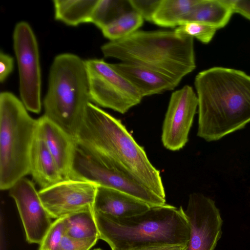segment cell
<instances>
[{"label":"cell","mask_w":250,"mask_h":250,"mask_svg":"<svg viewBox=\"0 0 250 250\" xmlns=\"http://www.w3.org/2000/svg\"><path fill=\"white\" fill-rule=\"evenodd\" d=\"M75 141L84 152L166 199L159 171L121 120L88 103Z\"/></svg>","instance_id":"obj_1"},{"label":"cell","mask_w":250,"mask_h":250,"mask_svg":"<svg viewBox=\"0 0 250 250\" xmlns=\"http://www.w3.org/2000/svg\"><path fill=\"white\" fill-rule=\"evenodd\" d=\"M194 86L198 137L217 141L250 122V76L245 72L213 67L199 72Z\"/></svg>","instance_id":"obj_2"},{"label":"cell","mask_w":250,"mask_h":250,"mask_svg":"<svg viewBox=\"0 0 250 250\" xmlns=\"http://www.w3.org/2000/svg\"><path fill=\"white\" fill-rule=\"evenodd\" d=\"M99 238L111 250H138L188 245L189 227L182 207L165 204L132 217H116L94 211Z\"/></svg>","instance_id":"obj_3"},{"label":"cell","mask_w":250,"mask_h":250,"mask_svg":"<svg viewBox=\"0 0 250 250\" xmlns=\"http://www.w3.org/2000/svg\"><path fill=\"white\" fill-rule=\"evenodd\" d=\"M105 57L158 72L178 84L196 68L194 38L174 30H137L101 47Z\"/></svg>","instance_id":"obj_4"},{"label":"cell","mask_w":250,"mask_h":250,"mask_svg":"<svg viewBox=\"0 0 250 250\" xmlns=\"http://www.w3.org/2000/svg\"><path fill=\"white\" fill-rule=\"evenodd\" d=\"M90 102L85 61L71 53L56 56L49 71L44 115L75 140Z\"/></svg>","instance_id":"obj_5"},{"label":"cell","mask_w":250,"mask_h":250,"mask_svg":"<svg viewBox=\"0 0 250 250\" xmlns=\"http://www.w3.org/2000/svg\"><path fill=\"white\" fill-rule=\"evenodd\" d=\"M37 120L31 117L22 101L8 91L0 94V188L9 189L29 174L31 148L37 134Z\"/></svg>","instance_id":"obj_6"},{"label":"cell","mask_w":250,"mask_h":250,"mask_svg":"<svg viewBox=\"0 0 250 250\" xmlns=\"http://www.w3.org/2000/svg\"><path fill=\"white\" fill-rule=\"evenodd\" d=\"M91 102L121 114L138 104L143 98L137 90L102 59L85 61Z\"/></svg>","instance_id":"obj_7"},{"label":"cell","mask_w":250,"mask_h":250,"mask_svg":"<svg viewBox=\"0 0 250 250\" xmlns=\"http://www.w3.org/2000/svg\"><path fill=\"white\" fill-rule=\"evenodd\" d=\"M13 46L19 73L21 98L27 110L40 112L41 73L38 44L30 25L17 23L13 32Z\"/></svg>","instance_id":"obj_8"},{"label":"cell","mask_w":250,"mask_h":250,"mask_svg":"<svg viewBox=\"0 0 250 250\" xmlns=\"http://www.w3.org/2000/svg\"><path fill=\"white\" fill-rule=\"evenodd\" d=\"M72 179L122 191L143 201L150 207L166 204V199L120 172L106 167L78 146L73 160Z\"/></svg>","instance_id":"obj_9"},{"label":"cell","mask_w":250,"mask_h":250,"mask_svg":"<svg viewBox=\"0 0 250 250\" xmlns=\"http://www.w3.org/2000/svg\"><path fill=\"white\" fill-rule=\"evenodd\" d=\"M184 213L189 227L186 250H214L222 234L223 222L214 201L201 193H192Z\"/></svg>","instance_id":"obj_10"},{"label":"cell","mask_w":250,"mask_h":250,"mask_svg":"<svg viewBox=\"0 0 250 250\" xmlns=\"http://www.w3.org/2000/svg\"><path fill=\"white\" fill-rule=\"evenodd\" d=\"M98 186L88 181L64 179L38 192L51 218L57 219L78 211L93 209Z\"/></svg>","instance_id":"obj_11"},{"label":"cell","mask_w":250,"mask_h":250,"mask_svg":"<svg viewBox=\"0 0 250 250\" xmlns=\"http://www.w3.org/2000/svg\"><path fill=\"white\" fill-rule=\"evenodd\" d=\"M197 94L188 85L171 95L162 126L163 146L171 151H177L186 145L198 108Z\"/></svg>","instance_id":"obj_12"},{"label":"cell","mask_w":250,"mask_h":250,"mask_svg":"<svg viewBox=\"0 0 250 250\" xmlns=\"http://www.w3.org/2000/svg\"><path fill=\"white\" fill-rule=\"evenodd\" d=\"M14 200L24 229L26 241L40 244L52 223L34 183L23 177L9 189Z\"/></svg>","instance_id":"obj_13"},{"label":"cell","mask_w":250,"mask_h":250,"mask_svg":"<svg viewBox=\"0 0 250 250\" xmlns=\"http://www.w3.org/2000/svg\"><path fill=\"white\" fill-rule=\"evenodd\" d=\"M37 136L53 157L64 179H72L73 164L77 146L74 138L44 115L37 119Z\"/></svg>","instance_id":"obj_14"},{"label":"cell","mask_w":250,"mask_h":250,"mask_svg":"<svg viewBox=\"0 0 250 250\" xmlns=\"http://www.w3.org/2000/svg\"><path fill=\"white\" fill-rule=\"evenodd\" d=\"M111 65L137 90L143 98L172 90L178 85L169 78L141 65L123 62Z\"/></svg>","instance_id":"obj_15"},{"label":"cell","mask_w":250,"mask_h":250,"mask_svg":"<svg viewBox=\"0 0 250 250\" xmlns=\"http://www.w3.org/2000/svg\"><path fill=\"white\" fill-rule=\"evenodd\" d=\"M150 208L146 203L128 193L98 186L93 209L114 217L126 218L142 213Z\"/></svg>","instance_id":"obj_16"},{"label":"cell","mask_w":250,"mask_h":250,"mask_svg":"<svg viewBox=\"0 0 250 250\" xmlns=\"http://www.w3.org/2000/svg\"><path fill=\"white\" fill-rule=\"evenodd\" d=\"M29 174L41 189L48 188L64 180L45 144L37 134L30 155Z\"/></svg>","instance_id":"obj_17"},{"label":"cell","mask_w":250,"mask_h":250,"mask_svg":"<svg viewBox=\"0 0 250 250\" xmlns=\"http://www.w3.org/2000/svg\"><path fill=\"white\" fill-rule=\"evenodd\" d=\"M232 2L233 0H199L181 24L195 21L216 30L223 28L234 13Z\"/></svg>","instance_id":"obj_18"},{"label":"cell","mask_w":250,"mask_h":250,"mask_svg":"<svg viewBox=\"0 0 250 250\" xmlns=\"http://www.w3.org/2000/svg\"><path fill=\"white\" fill-rule=\"evenodd\" d=\"M98 0H54L55 19L68 25L91 22Z\"/></svg>","instance_id":"obj_19"},{"label":"cell","mask_w":250,"mask_h":250,"mask_svg":"<svg viewBox=\"0 0 250 250\" xmlns=\"http://www.w3.org/2000/svg\"><path fill=\"white\" fill-rule=\"evenodd\" d=\"M199 0H161L152 22L163 27H178Z\"/></svg>","instance_id":"obj_20"},{"label":"cell","mask_w":250,"mask_h":250,"mask_svg":"<svg viewBox=\"0 0 250 250\" xmlns=\"http://www.w3.org/2000/svg\"><path fill=\"white\" fill-rule=\"evenodd\" d=\"M63 218L66 235L80 240L97 241L100 239L94 209L78 211Z\"/></svg>","instance_id":"obj_21"},{"label":"cell","mask_w":250,"mask_h":250,"mask_svg":"<svg viewBox=\"0 0 250 250\" xmlns=\"http://www.w3.org/2000/svg\"><path fill=\"white\" fill-rule=\"evenodd\" d=\"M133 10L127 0H98L91 23L101 30L123 14Z\"/></svg>","instance_id":"obj_22"},{"label":"cell","mask_w":250,"mask_h":250,"mask_svg":"<svg viewBox=\"0 0 250 250\" xmlns=\"http://www.w3.org/2000/svg\"><path fill=\"white\" fill-rule=\"evenodd\" d=\"M144 19L136 12H128L101 29L104 36L110 41L124 38L138 30L144 23Z\"/></svg>","instance_id":"obj_23"},{"label":"cell","mask_w":250,"mask_h":250,"mask_svg":"<svg viewBox=\"0 0 250 250\" xmlns=\"http://www.w3.org/2000/svg\"><path fill=\"white\" fill-rule=\"evenodd\" d=\"M216 30L209 25L195 21L183 23L174 30L178 34L195 38L205 44L209 43L211 41Z\"/></svg>","instance_id":"obj_24"},{"label":"cell","mask_w":250,"mask_h":250,"mask_svg":"<svg viewBox=\"0 0 250 250\" xmlns=\"http://www.w3.org/2000/svg\"><path fill=\"white\" fill-rule=\"evenodd\" d=\"M65 230L64 218L56 219L40 244L39 250H59Z\"/></svg>","instance_id":"obj_25"},{"label":"cell","mask_w":250,"mask_h":250,"mask_svg":"<svg viewBox=\"0 0 250 250\" xmlns=\"http://www.w3.org/2000/svg\"><path fill=\"white\" fill-rule=\"evenodd\" d=\"M161 0H129L132 10L140 14L144 19L152 21V17Z\"/></svg>","instance_id":"obj_26"},{"label":"cell","mask_w":250,"mask_h":250,"mask_svg":"<svg viewBox=\"0 0 250 250\" xmlns=\"http://www.w3.org/2000/svg\"><path fill=\"white\" fill-rule=\"evenodd\" d=\"M96 242L94 240L76 239L65 234L59 250H90Z\"/></svg>","instance_id":"obj_27"},{"label":"cell","mask_w":250,"mask_h":250,"mask_svg":"<svg viewBox=\"0 0 250 250\" xmlns=\"http://www.w3.org/2000/svg\"><path fill=\"white\" fill-rule=\"evenodd\" d=\"M14 67V60L10 55L2 51L0 53V82H4L12 72Z\"/></svg>","instance_id":"obj_28"},{"label":"cell","mask_w":250,"mask_h":250,"mask_svg":"<svg viewBox=\"0 0 250 250\" xmlns=\"http://www.w3.org/2000/svg\"><path fill=\"white\" fill-rule=\"evenodd\" d=\"M233 11L250 20V0H233Z\"/></svg>","instance_id":"obj_29"},{"label":"cell","mask_w":250,"mask_h":250,"mask_svg":"<svg viewBox=\"0 0 250 250\" xmlns=\"http://www.w3.org/2000/svg\"><path fill=\"white\" fill-rule=\"evenodd\" d=\"M187 245H164L151 247L138 250H186Z\"/></svg>","instance_id":"obj_30"},{"label":"cell","mask_w":250,"mask_h":250,"mask_svg":"<svg viewBox=\"0 0 250 250\" xmlns=\"http://www.w3.org/2000/svg\"><path fill=\"white\" fill-rule=\"evenodd\" d=\"M93 250H102V249H101L100 248H98V249H94Z\"/></svg>","instance_id":"obj_31"}]
</instances>
